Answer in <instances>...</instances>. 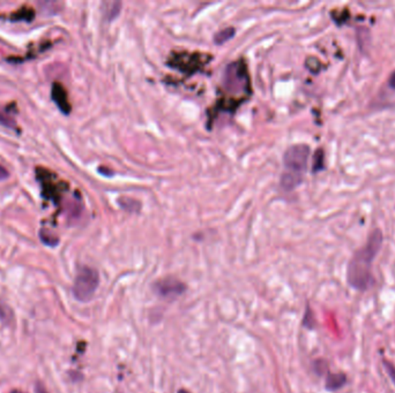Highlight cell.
Wrapping results in <instances>:
<instances>
[{
	"mask_svg": "<svg viewBox=\"0 0 395 393\" xmlns=\"http://www.w3.org/2000/svg\"><path fill=\"white\" fill-rule=\"evenodd\" d=\"M383 242V234L376 229L348 266L347 279L351 288L364 291L373 284L372 262Z\"/></svg>",
	"mask_w": 395,
	"mask_h": 393,
	"instance_id": "1",
	"label": "cell"
},
{
	"mask_svg": "<svg viewBox=\"0 0 395 393\" xmlns=\"http://www.w3.org/2000/svg\"><path fill=\"white\" fill-rule=\"evenodd\" d=\"M310 148L307 144H295L287 150L283 156V172L281 187L285 190H293L303 181L307 171Z\"/></svg>",
	"mask_w": 395,
	"mask_h": 393,
	"instance_id": "2",
	"label": "cell"
},
{
	"mask_svg": "<svg viewBox=\"0 0 395 393\" xmlns=\"http://www.w3.org/2000/svg\"><path fill=\"white\" fill-rule=\"evenodd\" d=\"M99 275L91 266H82L77 271L73 284V295L77 301L87 303L99 288Z\"/></svg>",
	"mask_w": 395,
	"mask_h": 393,
	"instance_id": "3",
	"label": "cell"
},
{
	"mask_svg": "<svg viewBox=\"0 0 395 393\" xmlns=\"http://www.w3.org/2000/svg\"><path fill=\"white\" fill-rule=\"evenodd\" d=\"M224 89L228 91L246 90L249 86V75L246 64L232 62L228 66L224 77Z\"/></svg>",
	"mask_w": 395,
	"mask_h": 393,
	"instance_id": "4",
	"label": "cell"
},
{
	"mask_svg": "<svg viewBox=\"0 0 395 393\" xmlns=\"http://www.w3.org/2000/svg\"><path fill=\"white\" fill-rule=\"evenodd\" d=\"M153 291L160 298L173 300L187 291V285L176 278L168 277V278H163L156 281L154 284Z\"/></svg>",
	"mask_w": 395,
	"mask_h": 393,
	"instance_id": "5",
	"label": "cell"
},
{
	"mask_svg": "<svg viewBox=\"0 0 395 393\" xmlns=\"http://www.w3.org/2000/svg\"><path fill=\"white\" fill-rule=\"evenodd\" d=\"M346 383V376L344 374H329L326 379V388L329 391H335L340 389Z\"/></svg>",
	"mask_w": 395,
	"mask_h": 393,
	"instance_id": "6",
	"label": "cell"
},
{
	"mask_svg": "<svg viewBox=\"0 0 395 393\" xmlns=\"http://www.w3.org/2000/svg\"><path fill=\"white\" fill-rule=\"evenodd\" d=\"M103 11H104V16L108 20H114L119 12H121V3L119 1H106L103 3Z\"/></svg>",
	"mask_w": 395,
	"mask_h": 393,
	"instance_id": "7",
	"label": "cell"
},
{
	"mask_svg": "<svg viewBox=\"0 0 395 393\" xmlns=\"http://www.w3.org/2000/svg\"><path fill=\"white\" fill-rule=\"evenodd\" d=\"M235 33H236V30H235L232 27L224 28V29L219 30V33L216 34L215 37H214V40H215V43L217 44L226 43L227 40L232 38Z\"/></svg>",
	"mask_w": 395,
	"mask_h": 393,
	"instance_id": "8",
	"label": "cell"
},
{
	"mask_svg": "<svg viewBox=\"0 0 395 393\" xmlns=\"http://www.w3.org/2000/svg\"><path fill=\"white\" fill-rule=\"evenodd\" d=\"M322 163H324V153L322 150H318L315 153V163H313V171L317 172L322 168Z\"/></svg>",
	"mask_w": 395,
	"mask_h": 393,
	"instance_id": "9",
	"label": "cell"
},
{
	"mask_svg": "<svg viewBox=\"0 0 395 393\" xmlns=\"http://www.w3.org/2000/svg\"><path fill=\"white\" fill-rule=\"evenodd\" d=\"M0 124L4 125L6 127H14V123L12 121L11 118L8 116H3V112L0 110Z\"/></svg>",
	"mask_w": 395,
	"mask_h": 393,
	"instance_id": "10",
	"label": "cell"
},
{
	"mask_svg": "<svg viewBox=\"0 0 395 393\" xmlns=\"http://www.w3.org/2000/svg\"><path fill=\"white\" fill-rule=\"evenodd\" d=\"M388 84L391 86L393 89H395V71L393 73L391 74V77H390V80H388Z\"/></svg>",
	"mask_w": 395,
	"mask_h": 393,
	"instance_id": "11",
	"label": "cell"
},
{
	"mask_svg": "<svg viewBox=\"0 0 395 393\" xmlns=\"http://www.w3.org/2000/svg\"><path fill=\"white\" fill-rule=\"evenodd\" d=\"M36 393H48L47 390L44 389L43 386L42 385H37L36 386Z\"/></svg>",
	"mask_w": 395,
	"mask_h": 393,
	"instance_id": "12",
	"label": "cell"
},
{
	"mask_svg": "<svg viewBox=\"0 0 395 393\" xmlns=\"http://www.w3.org/2000/svg\"><path fill=\"white\" fill-rule=\"evenodd\" d=\"M11 393H27L25 391H22V390H13Z\"/></svg>",
	"mask_w": 395,
	"mask_h": 393,
	"instance_id": "13",
	"label": "cell"
},
{
	"mask_svg": "<svg viewBox=\"0 0 395 393\" xmlns=\"http://www.w3.org/2000/svg\"><path fill=\"white\" fill-rule=\"evenodd\" d=\"M178 393H190V392H189V391H187V390L182 389L180 390V391H178Z\"/></svg>",
	"mask_w": 395,
	"mask_h": 393,
	"instance_id": "14",
	"label": "cell"
}]
</instances>
